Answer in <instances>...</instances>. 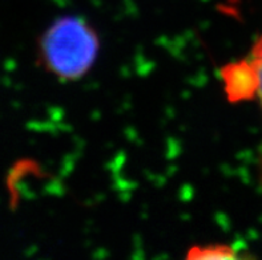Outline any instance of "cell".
<instances>
[{
  "label": "cell",
  "mask_w": 262,
  "mask_h": 260,
  "mask_svg": "<svg viewBox=\"0 0 262 260\" xmlns=\"http://www.w3.org/2000/svg\"><path fill=\"white\" fill-rule=\"evenodd\" d=\"M99 51L92 27L79 17H64L47 30L40 43V56L53 75L79 79L90 69Z\"/></svg>",
  "instance_id": "obj_1"
},
{
  "label": "cell",
  "mask_w": 262,
  "mask_h": 260,
  "mask_svg": "<svg viewBox=\"0 0 262 260\" xmlns=\"http://www.w3.org/2000/svg\"><path fill=\"white\" fill-rule=\"evenodd\" d=\"M228 99L257 101L262 109V36L257 40L245 59L230 63L221 72Z\"/></svg>",
  "instance_id": "obj_2"
},
{
  "label": "cell",
  "mask_w": 262,
  "mask_h": 260,
  "mask_svg": "<svg viewBox=\"0 0 262 260\" xmlns=\"http://www.w3.org/2000/svg\"><path fill=\"white\" fill-rule=\"evenodd\" d=\"M186 256L189 259L213 260V259H236L238 257L236 248L228 244H206V246H197L188 251Z\"/></svg>",
  "instance_id": "obj_3"
}]
</instances>
